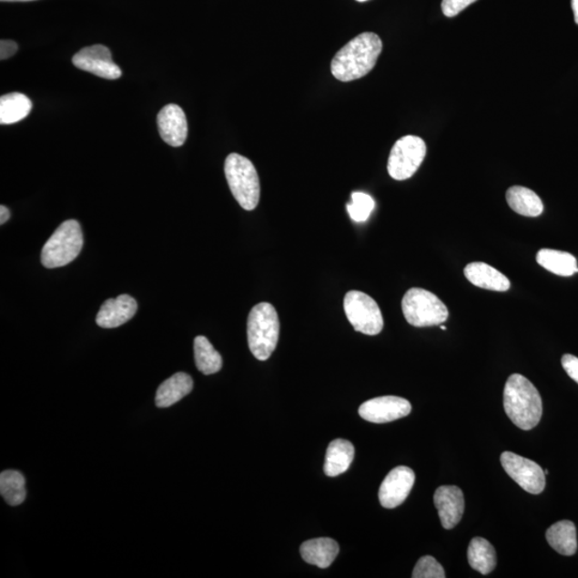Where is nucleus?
<instances>
[{
    "label": "nucleus",
    "mask_w": 578,
    "mask_h": 578,
    "mask_svg": "<svg viewBox=\"0 0 578 578\" xmlns=\"http://www.w3.org/2000/svg\"><path fill=\"white\" fill-rule=\"evenodd\" d=\"M382 51L380 35L363 33L340 48L331 63V73L340 82H351L368 76Z\"/></svg>",
    "instance_id": "f257e3e1"
},
{
    "label": "nucleus",
    "mask_w": 578,
    "mask_h": 578,
    "mask_svg": "<svg viewBox=\"0 0 578 578\" xmlns=\"http://www.w3.org/2000/svg\"><path fill=\"white\" fill-rule=\"evenodd\" d=\"M503 407L517 428L524 431L537 427L543 417V399L526 377L511 375L503 390Z\"/></svg>",
    "instance_id": "f03ea898"
},
{
    "label": "nucleus",
    "mask_w": 578,
    "mask_h": 578,
    "mask_svg": "<svg viewBox=\"0 0 578 578\" xmlns=\"http://www.w3.org/2000/svg\"><path fill=\"white\" fill-rule=\"evenodd\" d=\"M279 320L277 309L270 303L261 302L253 307L248 318V344L252 355L266 361L277 349Z\"/></svg>",
    "instance_id": "7ed1b4c3"
},
{
    "label": "nucleus",
    "mask_w": 578,
    "mask_h": 578,
    "mask_svg": "<svg viewBox=\"0 0 578 578\" xmlns=\"http://www.w3.org/2000/svg\"><path fill=\"white\" fill-rule=\"evenodd\" d=\"M231 193L243 209L257 208L260 198V184L257 168L253 163L238 154H230L224 166Z\"/></svg>",
    "instance_id": "20e7f679"
},
{
    "label": "nucleus",
    "mask_w": 578,
    "mask_h": 578,
    "mask_svg": "<svg viewBox=\"0 0 578 578\" xmlns=\"http://www.w3.org/2000/svg\"><path fill=\"white\" fill-rule=\"evenodd\" d=\"M84 245L80 223L68 220L59 225L41 252V263L48 269L64 267L80 255Z\"/></svg>",
    "instance_id": "39448f33"
},
{
    "label": "nucleus",
    "mask_w": 578,
    "mask_h": 578,
    "mask_svg": "<svg viewBox=\"0 0 578 578\" xmlns=\"http://www.w3.org/2000/svg\"><path fill=\"white\" fill-rule=\"evenodd\" d=\"M405 319L413 327H433L443 324L449 318L446 304L431 291L411 289L401 300Z\"/></svg>",
    "instance_id": "423d86ee"
},
{
    "label": "nucleus",
    "mask_w": 578,
    "mask_h": 578,
    "mask_svg": "<svg viewBox=\"0 0 578 578\" xmlns=\"http://www.w3.org/2000/svg\"><path fill=\"white\" fill-rule=\"evenodd\" d=\"M344 309L356 331L367 336H377L382 331V313L372 297L359 290L349 291L344 298Z\"/></svg>",
    "instance_id": "0eeeda50"
},
{
    "label": "nucleus",
    "mask_w": 578,
    "mask_h": 578,
    "mask_svg": "<svg viewBox=\"0 0 578 578\" xmlns=\"http://www.w3.org/2000/svg\"><path fill=\"white\" fill-rule=\"evenodd\" d=\"M427 156L421 137L406 136L394 144L388 160V173L395 180H406L416 174Z\"/></svg>",
    "instance_id": "6e6552de"
},
{
    "label": "nucleus",
    "mask_w": 578,
    "mask_h": 578,
    "mask_svg": "<svg viewBox=\"0 0 578 578\" xmlns=\"http://www.w3.org/2000/svg\"><path fill=\"white\" fill-rule=\"evenodd\" d=\"M501 461L503 470L522 490L533 495L541 494L544 491L545 473L537 462L513 452H503Z\"/></svg>",
    "instance_id": "1a4fd4ad"
},
{
    "label": "nucleus",
    "mask_w": 578,
    "mask_h": 578,
    "mask_svg": "<svg viewBox=\"0 0 578 578\" xmlns=\"http://www.w3.org/2000/svg\"><path fill=\"white\" fill-rule=\"evenodd\" d=\"M72 63L76 68L106 80H118L123 75L119 66L113 62L111 51L105 46L83 48L73 56Z\"/></svg>",
    "instance_id": "9d476101"
},
{
    "label": "nucleus",
    "mask_w": 578,
    "mask_h": 578,
    "mask_svg": "<svg viewBox=\"0 0 578 578\" xmlns=\"http://www.w3.org/2000/svg\"><path fill=\"white\" fill-rule=\"evenodd\" d=\"M415 480V472L410 467L394 468L380 485L379 497L381 506L386 509L401 506L411 494Z\"/></svg>",
    "instance_id": "9b49d317"
},
{
    "label": "nucleus",
    "mask_w": 578,
    "mask_h": 578,
    "mask_svg": "<svg viewBox=\"0 0 578 578\" xmlns=\"http://www.w3.org/2000/svg\"><path fill=\"white\" fill-rule=\"evenodd\" d=\"M411 411L409 401L388 395L364 401L359 409V415L369 422L388 423L409 416Z\"/></svg>",
    "instance_id": "f8f14e48"
},
{
    "label": "nucleus",
    "mask_w": 578,
    "mask_h": 578,
    "mask_svg": "<svg viewBox=\"0 0 578 578\" xmlns=\"http://www.w3.org/2000/svg\"><path fill=\"white\" fill-rule=\"evenodd\" d=\"M434 502L443 528L452 529L459 524L464 514L465 501L458 486L443 485L438 488Z\"/></svg>",
    "instance_id": "ddd939ff"
},
{
    "label": "nucleus",
    "mask_w": 578,
    "mask_h": 578,
    "mask_svg": "<svg viewBox=\"0 0 578 578\" xmlns=\"http://www.w3.org/2000/svg\"><path fill=\"white\" fill-rule=\"evenodd\" d=\"M157 129L164 142L180 147L187 141L188 121L182 108L176 105L164 106L157 114Z\"/></svg>",
    "instance_id": "4468645a"
},
{
    "label": "nucleus",
    "mask_w": 578,
    "mask_h": 578,
    "mask_svg": "<svg viewBox=\"0 0 578 578\" xmlns=\"http://www.w3.org/2000/svg\"><path fill=\"white\" fill-rule=\"evenodd\" d=\"M137 312V300L129 295H120L102 304L96 315V325L105 330H112L126 324L134 318Z\"/></svg>",
    "instance_id": "2eb2a0df"
},
{
    "label": "nucleus",
    "mask_w": 578,
    "mask_h": 578,
    "mask_svg": "<svg viewBox=\"0 0 578 578\" xmlns=\"http://www.w3.org/2000/svg\"><path fill=\"white\" fill-rule=\"evenodd\" d=\"M464 275L468 281L480 289L507 291L511 286L509 279L501 271L481 261L468 264L464 269Z\"/></svg>",
    "instance_id": "dca6fc26"
},
{
    "label": "nucleus",
    "mask_w": 578,
    "mask_h": 578,
    "mask_svg": "<svg viewBox=\"0 0 578 578\" xmlns=\"http://www.w3.org/2000/svg\"><path fill=\"white\" fill-rule=\"evenodd\" d=\"M339 553V544L330 538L309 540L300 547L303 561L320 569L330 568Z\"/></svg>",
    "instance_id": "f3484780"
},
{
    "label": "nucleus",
    "mask_w": 578,
    "mask_h": 578,
    "mask_svg": "<svg viewBox=\"0 0 578 578\" xmlns=\"http://www.w3.org/2000/svg\"><path fill=\"white\" fill-rule=\"evenodd\" d=\"M193 380L190 375L177 373L169 377L157 389L156 395V405L159 409H167L178 403L179 401L187 397L192 391Z\"/></svg>",
    "instance_id": "a211bd4d"
},
{
    "label": "nucleus",
    "mask_w": 578,
    "mask_h": 578,
    "mask_svg": "<svg viewBox=\"0 0 578 578\" xmlns=\"http://www.w3.org/2000/svg\"><path fill=\"white\" fill-rule=\"evenodd\" d=\"M355 458L354 445L349 441L336 440L327 449L324 471L328 477H338L349 471Z\"/></svg>",
    "instance_id": "6ab92c4d"
},
{
    "label": "nucleus",
    "mask_w": 578,
    "mask_h": 578,
    "mask_svg": "<svg viewBox=\"0 0 578 578\" xmlns=\"http://www.w3.org/2000/svg\"><path fill=\"white\" fill-rule=\"evenodd\" d=\"M510 208L524 217L535 218L543 215L544 206L537 193L531 188L514 186L506 194Z\"/></svg>",
    "instance_id": "aec40b11"
},
{
    "label": "nucleus",
    "mask_w": 578,
    "mask_h": 578,
    "mask_svg": "<svg viewBox=\"0 0 578 578\" xmlns=\"http://www.w3.org/2000/svg\"><path fill=\"white\" fill-rule=\"evenodd\" d=\"M547 543L564 556L574 555L577 550L576 528L570 521H561L546 532Z\"/></svg>",
    "instance_id": "412c9836"
},
{
    "label": "nucleus",
    "mask_w": 578,
    "mask_h": 578,
    "mask_svg": "<svg viewBox=\"0 0 578 578\" xmlns=\"http://www.w3.org/2000/svg\"><path fill=\"white\" fill-rule=\"evenodd\" d=\"M537 261L544 269L561 277H571L578 272L573 255L558 249L543 248L537 254Z\"/></svg>",
    "instance_id": "4be33fe9"
},
{
    "label": "nucleus",
    "mask_w": 578,
    "mask_h": 578,
    "mask_svg": "<svg viewBox=\"0 0 578 578\" xmlns=\"http://www.w3.org/2000/svg\"><path fill=\"white\" fill-rule=\"evenodd\" d=\"M33 103L20 93L5 95L0 98V124L14 125L26 118L32 112Z\"/></svg>",
    "instance_id": "5701e85b"
},
{
    "label": "nucleus",
    "mask_w": 578,
    "mask_h": 578,
    "mask_svg": "<svg viewBox=\"0 0 578 578\" xmlns=\"http://www.w3.org/2000/svg\"><path fill=\"white\" fill-rule=\"evenodd\" d=\"M467 555L471 567L481 574H489L496 568V552L488 540L473 538L468 547Z\"/></svg>",
    "instance_id": "b1692460"
},
{
    "label": "nucleus",
    "mask_w": 578,
    "mask_h": 578,
    "mask_svg": "<svg viewBox=\"0 0 578 578\" xmlns=\"http://www.w3.org/2000/svg\"><path fill=\"white\" fill-rule=\"evenodd\" d=\"M194 357L199 372L205 375L220 372L223 365L222 357L206 337L198 336L194 340Z\"/></svg>",
    "instance_id": "393cba45"
},
{
    "label": "nucleus",
    "mask_w": 578,
    "mask_h": 578,
    "mask_svg": "<svg viewBox=\"0 0 578 578\" xmlns=\"http://www.w3.org/2000/svg\"><path fill=\"white\" fill-rule=\"evenodd\" d=\"M25 478L15 471H5L0 474V492L10 506H20L26 498Z\"/></svg>",
    "instance_id": "a878e982"
},
{
    "label": "nucleus",
    "mask_w": 578,
    "mask_h": 578,
    "mask_svg": "<svg viewBox=\"0 0 578 578\" xmlns=\"http://www.w3.org/2000/svg\"><path fill=\"white\" fill-rule=\"evenodd\" d=\"M375 208V200L362 192L351 194V202L347 204V211L355 222L367 221Z\"/></svg>",
    "instance_id": "bb28decb"
},
{
    "label": "nucleus",
    "mask_w": 578,
    "mask_h": 578,
    "mask_svg": "<svg viewBox=\"0 0 578 578\" xmlns=\"http://www.w3.org/2000/svg\"><path fill=\"white\" fill-rule=\"evenodd\" d=\"M411 576L413 578H445L446 573L442 565L434 557L424 556L419 559Z\"/></svg>",
    "instance_id": "cd10ccee"
},
{
    "label": "nucleus",
    "mask_w": 578,
    "mask_h": 578,
    "mask_svg": "<svg viewBox=\"0 0 578 578\" xmlns=\"http://www.w3.org/2000/svg\"><path fill=\"white\" fill-rule=\"evenodd\" d=\"M477 0H442L441 9L443 15L453 17L461 14L462 10L470 7Z\"/></svg>",
    "instance_id": "c85d7f7f"
},
{
    "label": "nucleus",
    "mask_w": 578,
    "mask_h": 578,
    "mask_svg": "<svg viewBox=\"0 0 578 578\" xmlns=\"http://www.w3.org/2000/svg\"><path fill=\"white\" fill-rule=\"evenodd\" d=\"M562 363L565 372L578 383V358L573 355H564Z\"/></svg>",
    "instance_id": "c756f323"
},
{
    "label": "nucleus",
    "mask_w": 578,
    "mask_h": 578,
    "mask_svg": "<svg viewBox=\"0 0 578 578\" xmlns=\"http://www.w3.org/2000/svg\"><path fill=\"white\" fill-rule=\"evenodd\" d=\"M17 45L15 41L2 40L0 41V58L2 60L8 59L17 52Z\"/></svg>",
    "instance_id": "7c9ffc66"
},
{
    "label": "nucleus",
    "mask_w": 578,
    "mask_h": 578,
    "mask_svg": "<svg viewBox=\"0 0 578 578\" xmlns=\"http://www.w3.org/2000/svg\"><path fill=\"white\" fill-rule=\"evenodd\" d=\"M10 210L7 208V207L2 205L0 206V224L4 225L5 222H7L10 218Z\"/></svg>",
    "instance_id": "2f4dec72"
},
{
    "label": "nucleus",
    "mask_w": 578,
    "mask_h": 578,
    "mask_svg": "<svg viewBox=\"0 0 578 578\" xmlns=\"http://www.w3.org/2000/svg\"><path fill=\"white\" fill-rule=\"evenodd\" d=\"M572 10H573L574 20L578 25V0H572Z\"/></svg>",
    "instance_id": "473e14b6"
},
{
    "label": "nucleus",
    "mask_w": 578,
    "mask_h": 578,
    "mask_svg": "<svg viewBox=\"0 0 578 578\" xmlns=\"http://www.w3.org/2000/svg\"><path fill=\"white\" fill-rule=\"evenodd\" d=\"M2 2H33V0H2Z\"/></svg>",
    "instance_id": "72a5a7b5"
},
{
    "label": "nucleus",
    "mask_w": 578,
    "mask_h": 578,
    "mask_svg": "<svg viewBox=\"0 0 578 578\" xmlns=\"http://www.w3.org/2000/svg\"><path fill=\"white\" fill-rule=\"evenodd\" d=\"M441 330H447V327H446V326L441 325Z\"/></svg>",
    "instance_id": "f704fd0d"
},
{
    "label": "nucleus",
    "mask_w": 578,
    "mask_h": 578,
    "mask_svg": "<svg viewBox=\"0 0 578 578\" xmlns=\"http://www.w3.org/2000/svg\"><path fill=\"white\" fill-rule=\"evenodd\" d=\"M356 2H358V3H365V2H368V0H356Z\"/></svg>",
    "instance_id": "c9c22d12"
}]
</instances>
